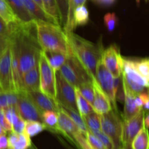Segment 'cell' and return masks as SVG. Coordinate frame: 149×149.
<instances>
[{"label":"cell","mask_w":149,"mask_h":149,"mask_svg":"<svg viewBox=\"0 0 149 149\" xmlns=\"http://www.w3.org/2000/svg\"><path fill=\"white\" fill-rule=\"evenodd\" d=\"M65 34L72 54L87 70L93 81H96V68L104 49L102 44L93 43L74 32Z\"/></svg>","instance_id":"obj_1"},{"label":"cell","mask_w":149,"mask_h":149,"mask_svg":"<svg viewBox=\"0 0 149 149\" xmlns=\"http://www.w3.org/2000/svg\"><path fill=\"white\" fill-rule=\"evenodd\" d=\"M38 42L44 51H55L72 55L67 36L61 26L52 23L35 20Z\"/></svg>","instance_id":"obj_2"},{"label":"cell","mask_w":149,"mask_h":149,"mask_svg":"<svg viewBox=\"0 0 149 149\" xmlns=\"http://www.w3.org/2000/svg\"><path fill=\"white\" fill-rule=\"evenodd\" d=\"M59 71L65 79L74 87L84 83L93 82L87 70L73 54L67 56L66 61Z\"/></svg>","instance_id":"obj_3"},{"label":"cell","mask_w":149,"mask_h":149,"mask_svg":"<svg viewBox=\"0 0 149 149\" xmlns=\"http://www.w3.org/2000/svg\"><path fill=\"white\" fill-rule=\"evenodd\" d=\"M100 125L101 130L110 137L113 141L116 149L122 146L121 137H122V115L119 111L112 109L111 111L104 114L100 115Z\"/></svg>","instance_id":"obj_4"},{"label":"cell","mask_w":149,"mask_h":149,"mask_svg":"<svg viewBox=\"0 0 149 149\" xmlns=\"http://www.w3.org/2000/svg\"><path fill=\"white\" fill-rule=\"evenodd\" d=\"M39 90L49 97L56 100V79L55 72L48 63L43 50L39 60Z\"/></svg>","instance_id":"obj_5"},{"label":"cell","mask_w":149,"mask_h":149,"mask_svg":"<svg viewBox=\"0 0 149 149\" xmlns=\"http://www.w3.org/2000/svg\"><path fill=\"white\" fill-rule=\"evenodd\" d=\"M56 79V100L61 106L77 110L75 87L65 79L61 71H55Z\"/></svg>","instance_id":"obj_6"},{"label":"cell","mask_w":149,"mask_h":149,"mask_svg":"<svg viewBox=\"0 0 149 149\" xmlns=\"http://www.w3.org/2000/svg\"><path fill=\"white\" fill-rule=\"evenodd\" d=\"M0 86L4 93H16L12 73L11 42L4 48L0 55Z\"/></svg>","instance_id":"obj_7"},{"label":"cell","mask_w":149,"mask_h":149,"mask_svg":"<svg viewBox=\"0 0 149 149\" xmlns=\"http://www.w3.org/2000/svg\"><path fill=\"white\" fill-rule=\"evenodd\" d=\"M144 115H145V111L142 109L138 114L131 119L127 120L122 119V137H121L122 146H127L131 145L134 138L143 127Z\"/></svg>","instance_id":"obj_8"},{"label":"cell","mask_w":149,"mask_h":149,"mask_svg":"<svg viewBox=\"0 0 149 149\" xmlns=\"http://www.w3.org/2000/svg\"><path fill=\"white\" fill-rule=\"evenodd\" d=\"M95 79L99 87L111 102L113 109L118 111L113 89V77L110 71L106 68L101 60L99 61L97 65Z\"/></svg>","instance_id":"obj_9"},{"label":"cell","mask_w":149,"mask_h":149,"mask_svg":"<svg viewBox=\"0 0 149 149\" xmlns=\"http://www.w3.org/2000/svg\"><path fill=\"white\" fill-rule=\"evenodd\" d=\"M101 61L113 77H119L122 75V56L117 45H111L103 49Z\"/></svg>","instance_id":"obj_10"},{"label":"cell","mask_w":149,"mask_h":149,"mask_svg":"<svg viewBox=\"0 0 149 149\" xmlns=\"http://www.w3.org/2000/svg\"><path fill=\"white\" fill-rule=\"evenodd\" d=\"M18 95V101L15 106L18 114L25 121L42 122V113L26 95L24 92L19 93Z\"/></svg>","instance_id":"obj_11"},{"label":"cell","mask_w":149,"mask_h":149,"mask_svg":"<svg viewBox=\"0 0 149 149\" xmlns=\"http://www.w3.org/2000/svg\"><path fill=\"white\" fill-rule=\"evenodd\" d=\"M31 101L37 107L42 113L46 111L58 112L60 110L59 103L55 99L52 98L42 93L40 90L32 91H23Z\"/></svg>","instance_id":"obj_12"},{"label":"cell","mask_w":149,"mask_h":149,"mask_svg":"<svg viewBox=\"0 0 149 149\" xmlns=\"http://www.w3.org/2000/svg\"><path fill=\"white\" fill-rule=\"evenodd\" d=\"M58 125L55 132L61 134L64 138L77 146V143L74 138V135L79 132L77 125L74 124L71 118L61 108L58 112Z\"/></svg>","instance_id":"obj_13"},{"label":"cell","mask_w":149,"mask_h":149,"mask_svg":"<svg viewBox=\"0 0 149 149\" xmlns=\"http://www.w3.org/2000/svg\"><path fill=\"white\" fill-rule=\"evenodd\" d=\"M122 75L146 88H149V81L138 72L135 68L134 59L122 57Z\"/></svg>","instance_id":"obj_14"},{"label":"cell","mask_w":149,"mask_h":149,"mask_svg":"<svg viewBox=\"0 0 149 149\" xmlns=\"http://www.w3.org/2000/svg\"><path fill=\"white\" fill-rule=\"evenodd\" d=\"M93 83L95 92V98L93 104V110L100 115L108 113L113 109L111 102L100 89L97 81H94Z\"/></svg>","instance_id":"obj_15"},{"label":"cell","mask_w":149,"mask_h":149,"mask_svg":"<svg viewBox=\"0 0 149 149\" xmlns=\"http://www.w3.org/2000/svg\"><path fill=\"white\" fill-rule=\"evenodd\" d=\"M124 92H125V106H124V113L122 115V118L124 120L130 119L138 114L143 109H140L137 106L135 101V95H134L127 86L122 82Z\"/></svg>","instance_id":"obj_16"},{"label":"cell","mask_w":149,"mask_h":149,"mask_svg":"<svg viewBox=\"0 0 149 149\" xmlns=\"http://www.w3.org/2000/svg\"><path fill=\"white\" fill-rule=\"evenodd\" d=\"M22 92L39 90V63L25 73L22 77Z\"/></svg>","instance_id":"obj_17"},{"label":"cell","mask_w":149,"mask_h":149,"mask_svg":"<svg viewBox=\"0 0 149 149\" xmlns=\"http://www.w3.org/2000/svg\"><path fill=\"white\" fill-rule=\"evenodd\" d=\"M8 148L14 149H28L31 146V137L24 132L22 133H16L14 132H9Z\"/></svg>","instance_id":"obj_18"},{"label":"cell","mask_w":149,"mask_h":149,"mask_svg":"<svg viewBox=\"0 0 149 149\" xmlns=\"http://www.w3.org/2000/svg\"><path fill=\"white\" fill-rule=\"evenodd\" d=\"M23 4L35 20L48 22L56 24L55 20L49 17L33 0H22ZM57 25V24H56Z\"/></svg>","instance_id":"obj_19"},{"label":"cell","mask_w":149,"mask_h":149,"mask_svg":"<svg viewBox=\"0 0 149 149\" xmlns=\"http://www.w3.org/2000/svg\"><path fill=\"white\" fill-rule=\"evenodd\" d=\"M87 0H67L68 1V15H67L66 23L63 26V31L65 33L74 32L77 26L74 23V14L77 7L84 5Z\"/></svg>","instance_id":"obj_20"},{"label":"cell","mask_w":149,"mask_h":149,"mask_svg":"<svg viewBox=\"0 0 149 149\" xmlns=\"http://www.w3.org/2000/svg\"><path fill=\"white\" fill-rule=\"evenodd\" d=\"M16 16L23 23L35 20L23 4L22 0H6Z\"/></svg>","instance_id":"obj_21"},{"label":"cell","mask_w":149,"mask_h":149,"mask_svg":"<svg viewBox=\"0 0 149 149\" xmlns=\"http://www.w3.org/2000/svg\"><path fill=\"white\" fill-rule=\"evenodd\" d=\"M44 54L47 59L48 63L54 71H57L60 70L64 63L65 62L67 58V55L59 52L55 51H44Z\"/></svg>","instance_id":"obj_22"},{"label":"cell","mask_w":149,"mask_h":149,"mask_svg":"<svg viewBox=\"0 0 149 149\" xmlns=\"http://www.w3.org/2000/svg\"><path fill=\"white\" fill-rule=\"evenodd\" d=\"M0 17H1L2 20L8 25L22 22L15 15L6 0H0Z\"/></svg>","instance_id":"obj_23"},{"label":"cell","mask_w":149,"mask_h":149,"mask_svg":"<svg viewBox=\"0 0 149 149\" xmlns=\"http://www.w3.org/2000/svg\"><path fill=\"white\" fill-rule=\"evenodd\" d=\"M130 146L132 149H149V132L145 126L134 138Z\"/></svg>","instance_id":"obj_24"},{"label":"cell","mask_w":149,"mask_h":149,"mask_svg":"<svg viewBox=\"0 0 149 149\" xmlns=\"http://www.w3.org/2000/svg\"><path fill=\"white\" fill-rule=\"evenodd\" d=\"M59 106L62 110H63L71 118V119H72L73 122H74V124L77 125V128L79 129V132L85 136L86 134H87V132L89 131V129L87 128L84 119H83V118L80 116L79 112L77 111L73 110V109H69V108L63 107V106H61L60 104Z\"/></svg>","instance_id":"obj_25"},{"label":"cell","mask_w":149,"mask_h":149,"mask_svg":"<svg viewBox=\"0 0 149 149\" xmlns=\"http://www.w3.org/2000/svg\"><path fill=\"white\" fill-rule=\"evenodd\" d=\"M45 12L52 17L57 25L61 26V15L56 0H42Z\"/></svg>","instance_id":"obj_26"},{"label":"cell","mask_w":149,"mask_h":149,"mask_svg":"<svg viewBox=\"0 0 149 149\" xmlns=\"http://www.w3.org/2000/svg\"><path fill=\"white\" fill-rule=\"evenodd\" d=\"M75 93L77 110H78L79 113L81 117H84L87 114L94 111L92 105L90 104V103L81 95V94L77 87H75Z\"/></svg>","instance_id":"obj_27"},{"label":"cell","mask_w":149,"mask_h":149,"mask_svg":"<svg viewBox=\"0 0 149 149\" xmlns=\"http://www.w3.org/2000/svg\"><path fill=\"white\" fill-rule=\"evenodd\" d=\"M58 112L52 111H46L42 113V122L46 125L47 130L55 132L58 125Z\"/></svg>","instance_id":"obj_28"},{"label":"cell","mask_w":149,"mask_h":149,"mask_svg":"<svg viewBox=\"0 0 149 149\" xmlns=\"http://www.w3.org/2000/svg\"><path fill=\"white\" fill-rule=\"evenodd\" d=\"M45 130H47V127L43 122L38 121H26L24 131L31 138L36 136Z\"/></svg>","instance_id":"obj_29"},{"label":"cell","mask_w":149,"mask_h":149,"mask_svg":"<svg viewBox=\"0 0 149 149\" xmlns=\"http://www.w3.org/2000/svg\"><path fill=\"white\" fill-rule=\"evenodd\" d=\"M84 122L87 125L89 130H101V125H100V115L96 112L93 111L87 116L83 117Z\"/></svg>","instance_id":"obj_30"},{"label":"cell","mask_w":149,"mask_h":149,"mask_svg":"<svg viewBox=\"0 0 149 149\" xmlns=\"http://www.w3.org/2000/svg\"><path fill=\"white\" fill-rule=\"evenodd\" d=\"M74 23L76 26H84L89 22V12L87 7L81 5L77 7L74 14Z\"/></svg>","instance_id":"obj_31"},{"label":"cell","mask_w":149,"mask_h":149,"mask_svg":"<svg viewBox=\"0 0 149 149\" xmlns=\"http://www.w3.org/2000/svg\"><path fill=\"white\" fill-rule=\"evenodd\" d=\"M81 94V95L90 103V104L93 106V102L95 98V92L94 87H93V82H87L81 84L77 87Z\"/></svg>","instance_id":"obj_32"},{"label":"cell","mask_w":149,"mask_h":149,"mask_svg":"<svg viewBox=\"0 0 149 149\" xmlns=\"http://www.w3.org/2000/svg\"><path fill=\"white\" fill-rule=\"evenodd\" d=\"M134 63L138 72L149 81V58L134 59Z\"/></svg>","instance_id":"obj_33"},{"label":"cell","mask_w":149,"mask_h":149,"mask_svg":"<svg viewBox=\"0 0 149 149\" xmlns=\"http://www.w3.org/2000/svg\"><path fill=\"white\" fill-rule=\"evenodd\" d=\"M103 22L107 30L109 32H113L117 26L119 19L115 13H108L103 17Z\"/></svg>","instance_id":"obj_34"},{"label":"cell","mask_w":149,"mask_h":149,"mask_svg":"<svg viewBox=\"0 0 149 149\" xmlns=\"http://www.w3.org/2000/svg\"><path fill=\"white\" fill-rule=\"evenodd\" d=\"M100 141L103 143V145L104 146V147L106 149H116V146H115V144L113 143V141H112L111 138L110 137L108 136L106 134H105L104 132L102 130H94L91 131Z\"/></svg>","instance_id":"obj_35"},{"label":"cell","mask_w":149,"mask_h":149,"mask_svg":"<svg viewBox=\"0 0 149 149\" xmlns=\"http://www.w3.org/2000/svg\"><path fill=\"white\" fill-rule=\"evenodd\" d=\"M61 15V26L63 27L66 23L67 15H68V1L67 0H56Z\"/></svg>","instance_id":"obj_36"},{"label":"cell","mask_w":149,"mask_h":149,"mask_svg":"<svg viewBox=\"0 0 149 149\" xmlns=\"http://www.w3.org/2000/svg\"><path fill=\"white\" fill-rule=\"evenodd\" d=\"M85 138L87 139V142L89 143L90 146L95 149H106L104 147V146L103 145V143H101V141L90 130H89L87 132V133L86 134Z\"/></svg>","instance_id":"obj_37"},{"label":"cell","mask_w":149,"mask_h":149,"mask_svg":"<svg viewBox=\"0 0 149 149\" xmlns=\"http://www.w3.org/2000/svg\"><path fill=\"white\" fill-rule=\"evenodd\" d=\"M74 138L77 144V146L80 149H95L89 144L85 136L79 132L74 135Z\"/></svg>","instance_id":"obj_38"},{"label":"cell","mask_w":149,"mask_h":149,"mask_svg":"<svg viewBox=\"0 0 149 149\" xmlns=\"http://www.w3.org/2000/svg\"><path fill=\"white\" fill-rule=\"evenodd\" d=\"M0 126L6 131V132H12L13 131V127L10 122L7 120L4 115V110L0 109Z\"/></svg>","instance_id":"obj_39"},{"label":"cell","mask_w":149,"mask_h":149,"mask_svg":"<svg viewBox=\"0 0 149 149\" xmlns=\"http://www.w3.org/2000/svg\"><path fill=\"white\" fill-rule=\"evenodd\" d=\"M12 34V29L10 25L7 24L1 17H0V36H5L10 39Z\"/></svg>","instance_id":"obj_40"},{"label":"cell","mask_w":149,"mask_h":149,"mask_svg":"<svg viewBox=\"0 0 149 149\" xmlns=\"http://www.w3.org/2000/svg\"><path fill=\"white\" fill-rule=\"evenodd\" d=\"M25 126H26V121L20 116L17 122L12 125V127H13V132L18 134L22 133L23 132H24Z\"/></svg>","instance_id":"obj_41"},{"label":"cell","mask_w":149,"mask_h":149,"mask_svg":"<svg viewBox=\"0 0 149 149\" xmlns=\"http://www.w3.org/2000/svg\"><path fill=\"white\" fill-rule=\"evenodd\" d=\"M8 98H7V93L1 92L0 93V109H4L8 107Z\"/></svg>","instance_id":"obj_42"},{"label":"cell","mask_w":149,"mask_h":149,"mask_svg":"<svg viewBox=\"0 0 149 149\" xmlns=\"http://www.w3.org/2000/svg\"><path fill=\"white\" fill-rule=\"evenodd\" d=\"M10 39L8 37H5V36H0V55H1V52L4 49V48L8 45L10 43Z\"/></svg>","instance_id":"obj_43"},{"label":"cell","mask_w":149,"mask_h":149,"mask_svg":"<svg viewBox=\"0 0 149 149\" xmlns=\"http://www.w3.org/2000/svg\"><path fill=\"white\" fill-rule=\"evenodd\" d=\"M8 148V139L6 134L0 135V149Z\"/></svg>","instance_id":"obj_44"},{"label":"cell","mask_w":149,"mask_h":149,"mask_svg":"<svg viewBox=\"0 0 149 149\" xmlns=\"http://www.w3.org/2000/svg\"><path fill=\"white\" fill-rule=\"evenodd\" d=\"M144 126L149 130V111H145L144 115Z\"/></svg>","instance_id":"obj_45"},{"label":"cell","mask_w":149,"mask_h":149,"mask_svg":"<svg viewBox=\"0 0 149 149\" xmlns=\"http://www.w3.org/2000/svg\"><path fill=\"white\" fill-rule=\"evenodd\" d=\"M98 2L104 4H111L114 1V0H97Z\"/></svg>","instance_id":"obj_46"},{"label":"cell","mask_w":149,"mask_h":149,"mask_svg":"<svg viewBox=\"0 0 149 149\" xmlns=\"http://www.w3.org/2000/svg\"><path fill=\"white\" fill-rule=\"evenodd\" d=\"M33 1H34L35 2H36V4H37L38 5H39V7H40L41 8L44 10V11H45V9H44V6H43V3H42V0H33Z\"/></svg>","instance_id":"obj_47"},{"label":"cell","mask_w":149,"mask_h":149,"mask_svg":"<svg viewBox=\"0 0 149 149\" xmlns=\"http://www.w3.org/2000/svg\"><path fill=\"white\" fill-rule=\"evenodd\" d=\"M1 134H6V135H7V132L0 126V135H1Z\"/></svg>","instance_id":"obj_48"},{"label":"cell","mask_w":149,"mask_h":149,"mask_svg":"<svg viewBox=\"0 0 149 149\" xmlns=\"http://www.w3.org/2000/svg\"><path fill=\"white\" fill-rule=\"evenodd\" d=\"M125 147L126 148V149H132L131 148V146H125Z\"/></svg>","instance_id":"obj_49"},{"label":"cell","mask_w":149,"mask_h":149,"mask_svg":"<svg viewBox=\"0 0 149 149\" xmlns=\"http://www.w3.org/2000/svg\"><path fill=\"white\" fill-rule=\"evenodd\" d=\"M65 146H66V148H68V149H76V148H71V146H68L65 145Z\"/></svg>","instance_id":"obj_50"},{"label":"cell","mask_w":149,"mask_h":149,"mask_svg":"<svg viewBox=\"0 0 149 149\" xmlns=\"http://www.w3.org/2000/svg\"><path fill=\"white\" fill-rule=\"evenodd\" d=\"M119 149H126V148H125V146H122L119 147Z\"/></svg>","instance_id":"obj_51"},{"label":"cell","mask_w":149,"mask_h":149,"mask_svg":"<svg viewBox=\"0 0 149 149\" xmlns=\"http://www.w3.org/2000/svg\"><path fill=\"white\" fill-rule=\"evenodd\" d=\"M1 92H2V90H1V86H0V93H1Z\"/></svg>","instance_id":"obj_52"},{"label":"cell","mask_w":149,"mask_h":149,"mask_svg":"<svg viewBox=\"0 0 149 149\" xmlns=\"http://www.w3.org/2000/svg\"><path fill=\"white\" fill-rule=\"evenodd\" d=\"M7 149H14V148H8Z\"/></svg>","instance_id":"obj_53"},{"label":"cell","mask_w":149,"mask_h":149,"mask_svg":"<svg viewBox=\"0 0 149 149\" xmlns=\"http://www.w3.org/2000/svg\"><path fill=\"white\" fill-rule=\"evenodd\" d=\"M148 132H149V130H148Z\"/></svg>","instance_id":"obj_54"},{"label":"cell","mask_w":149,"mask_h":149,"mask_svg":"<svg viewBox=\"0 0 149 149\" xmlns=\"http://www.w3.org/2000/svg\"></svg>","instance_id":"obj_55"}]
</instances>
